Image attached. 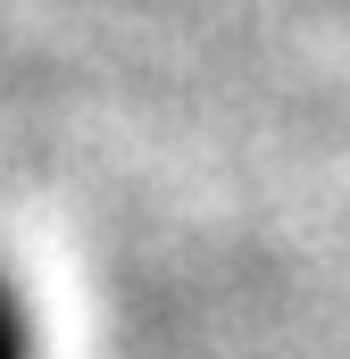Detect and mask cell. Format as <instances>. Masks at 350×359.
I'll return each mask as SVG.
<instances>
[{"label": "cell", "instance_id": "obj_1", "mask_svg": "<svg viewBox=\"0 0 350 359\" xmlns=\"http://www.w3.org/2000/svg\"><path fill=\"white\" fill-rule=\"evenodd\" d=\"M0 359H17V326H8V309H0Z\"/></svg>", "mask_w": 350, "mask_h": 359}]
</instances>
